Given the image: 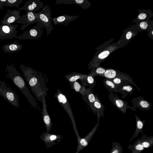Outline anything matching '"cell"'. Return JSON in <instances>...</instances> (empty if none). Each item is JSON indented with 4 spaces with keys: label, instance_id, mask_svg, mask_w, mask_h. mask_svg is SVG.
I'll return each instance as SVG.
<instances>
[{
    "label": "cell",
    "instance_id": "1",
    "mask_svg": "<svg viewBox=\"0 0 153 153\" xmlns=\"http://www.w3.org/2000/svg\"><path fill=\"white\" fill-rule=\"evenodd\" d=\"M19 67L32 92L37 99L42 103L43 96L46 97L48 89L42 73L23 64L21 65Z\"/></svg>",
    "mask_w": 153,
    "mask_h": 153
},
{
    "label": "cell",
    "instance_id": "2",
    "mask_svg": "<svg viewBox=\"0 0 153 153\" xmlns=\"http://www.w3.org/2000/svg\"><path fill=\"white\" fill-rule=\"evenodd\" d=\"M5 72V77L13 81L34 108H37L38 103L36 100L30 93L23 78L17 69L15 64L10 62L7 63Z\"/></svg>",
    "mask_w": 153,
    "mask_h": 153
},
{
    "label": "cell",
    "instance_id": "3",
    "mask_svg": "<svg viewBox=\"0 0 153 153\" xmlns=\"http://www.w3.org/2000/svg\"><path fill=\"white\" fill-rule=\"evenodd\" d=\"M126 46L119 41L116 43H113L108 45L96 54L88 64V69L97 67L104 61L106 58L112 52L121 48Z\"/></svg>",
    "mask_w": 153,
    "mask_h": 153
},
{
    "label": "cell",
    "instance_id": "4",
    "mask_svg": "<svg viewBox=\"0 0 153 153\" xmlns=\"http://www.w3.org/2000/svg\"><path fill=\"white\" fill-rule=\"evenodd\" d=\"M0 95L7 102L16 108L19 107V98L18 94L7 84L0 79Z\"/></svg>",
    "mask_w": 153,
    "mask_h": 153
},
{
    "label": "cell",
    "instance_id": "5",
    "mask_svg": "<svg viewBox=\"0 0 153 153\" xmlns=\"http://www.w3.org/2000/svg\"><path fill=\"white\" fill-rule=\"evenodd\" d=\"M51 10L48 5L43 7L42 10L38 13V20L47 31L46 35L48 36L54 29L52 22Z\"/></svg>",
    "mask_w": 153,
    "mask_h": 153
},
{
    "label": "cell",
    "instance_id": "6",
    "mask_svg": "<svg viewBox=\"0 0 153 153\" xmlns=\"http://www.w3.org/2000/svg\"><path fill=\"white\" fill-rule=\"evenodd\" d=\"M54 96L69 116L75 133L77 135V133L78 134V131L73 114L68 100L65 95L58 89L57 90L56 93L54 94Z\"/></svg>",
    "mask_w": 153,
    "mask_h": 153
},
{
    "label": "cell",
    "instance_id": "7",
    "mask_svg": "<svg viewBox=\"0 0 153 153\" xmlns=\"http://www.w3.org/2000/svg\"><path fill=\"white\" fill-rule=\"evenodd\" d=\"M35 26L27 29L15 38L22 40L35 39L41 37L44 33V27L39 22Z\"/></svg>",
    "mask_w": 153,
    "mask_h": 153
},
{
    "label": "cell",
    "instance_id": "8",
    "mask_svg": "<svg viewBox=\"0 0 153 153\" xmlns=\"http://www.w3.org/2000/svg\"><path fill=\"white\" fill-rule=\"evenodd\" d=\"M101 76L110 79L115 77H119L122 80L128 81L129 83L136 87L138 91H140L129 75L118 70L113 68H106L105 71Z\"/></svg>",
    "mask_w": 153,
    "mask_h": 153
},
{
    "label": "cell",
    "instance_id": "9",
    "mask_svg": "<svg viewBox=\"0 0 153 153\" xmlns=\"http://www.w3.org/2000/svg\"><path fill=\"white\" fill-rule=\"evenodd\" d=\"M18 25L11 24L10 25H0V39L5 40L15 38L17 36V28Z\"/></svg>",
    "mask_w": 153,
    "mask_h": 153
},
{
    "label": "cell",
    "instance_id": "10",
    "mask_svg": "<svg viewBox=\"0 0 153 153\" xmlns=\"http://www.w3.org/2000/svg\"><path fill=\"white\" fill-rule=\"evenodd\" d=\"M38 20V13L31 12H28L23 14L14 23L23 24L20 28L24 30L29 25L37 22Z\"/></svg>",
    "mask_w": 153,
    "mask_h": 153
},
{
    "label": "cell",
    "instance_id": "11",
    "mask_svg": "<svg viewBox=\"0 0 153 153\" xmlns=\"http://www.w3.org/2000/svg\"><path fill=\"white\" fill-rule=\"evenodd\" d=\"M108 98L111 102L122 113L125 114L128 108L131 109L127 102L120 98L117 95V92L114 94L113 92L109 91Z\"/></svg>",
    "mask_w": 153,
    "mask_h": 153
},
{
    "label": "cell",
    "instance_id": "12",
    "mask_svg": "<svg viewBox=\"0 0 153 153\" xmlns=\"http://www.w3.org/2000/svg\"><path fill=\"white\" fill-rule=\"evenodd\" d=\"M40 138L44 142L47 148H51L53 145L58 144L61 142L63 137L60 134L56 135L43 132L39 136Z\"/></svg>",
    "mask_w": 153,
    "mask_h": 153
},
{
    "label": "cell",
    "instance_id": "13",
    "mask_svg": "<svg viewBox=\"0 0 153 153\" xmlns=\"http://www.w3.org/2000/svg\"><path fill=\"white\" fill-rule=\"evenodd\" d=\"M100 118L97 119V123L85 136L82 138L79 137L77 139L78 146L76 151L79 152L88 145L99 126Z\"/></svg>",
    "mask_w": 153,
    "mask_h": 153
},
{
    "label": "cell",
    "instance_id": "14",
    "mask_svg": "<svg viewBox=\"0 0 153 153\" xmlns=\"http://www.w3.org/2000/svg\"><path fill=\"white\" fill-rule=\"evenodd\" d=\"M139 31V30L134 25L128 27L124 30L123 33L118 41L127 46L128 43L138 34Z\"/></svg>",
    "mask_w": 153,
    "mask_h": 153
},
{
    "label": "cell",
    "instance_id": "15",
    "mask_svg": "<svg viewBox=\"0 0 153 153\" xmlns=\"http://www.w3.org/2000/svg\"><path fill=\"white\" fill-rule=\"evenodd\" d=\"M131 102L133 106L131 107V109L133 111H136V108H138L141 111H149L150 109L152 106L151 102L141 96L133 98Z\"/></svg>",
    "mask_w": 153,
    "mask_h": 153
},
{
    "label": "cell",
    "instance_id": "16",
    "mask_svg": "<svg viewBox=\"0 0 153 153\" xmlns=\"http://www.w3.org/2000/svg\"><path fill=\"white\" fill-rule=\"evenodd\" d=\"M18 10L8 9L1 21V25H10L16 22L21 16Z\"/></svg>",
    "mask_w": 153,
    "mask_h": 153
},
{
    "label": "cell",
    "instance_id": "17",
    "mask_svg": "<svg viewBox=\"0 0 153 153\" xmlns=\"http://www.w3.org/2000/svg\"><path fill=\"white\" fill-rule=\"evenodd\" d=\"M43 7V3L40 0H29L26 1L23 6L19 8V9L26 10V13L29 12H35Z\"/></svg>",
    "mask_w": 153,
    "mask_h": 153
},
{
    "label": "cell",
    "instance_id": "18",
    "mask_svg": "<svg viewBox=\"0 0 153 153\" xmlns=\"http://www.w3.org/2000/svg\"><path fill=\"white\" fill-rule=\"evenodd\" d=\"M82 97L94 114H96V111L94 105L96 98L95 94L94 93L92 89L90 87L86 88L85 94L82 95Z\"/></svg>",
    "mask_w": 153,
    "mask_h": 153
},
{
    "label": "cell",
    "instance_id": "19",
    "mask_svg": "<svg viewBox=\"0 0 153 153\" xmlns=\"http://www.w3.org/2000/svg\"><path fill=\"white\" fill-rule=\"evenodd\" d=\"M42 117L46 128V132L49 133L52 126V123L50 116L48 113L45 98L43 96Z\"/></svg>",
    "mask_w": 153,
    "mask_h": 153
},
{
    "label": "cell",
    "instance_id": "20",
    "mask_svg": "<svg viewBox=\"0 0 153 153\" xmlns=\"http://www.w3.org/2000/svg\"><path fill=\"white\" fill-rule=\"evenodd\" d=\"M79 16H71L64 14L52 19L55 25H63L64 26H67L69 23L77 19Z\"/></svg>",
    "mask_w": 153,
    "mask_h": 153
},
{
    "label": "cell",
    "instance_id": "21",
    "mask_svg": "<svg viewBox=\"0 0 153 153\" xmlns=\"http://www.w3.org/2000/svg\"><path fill=\"white\" fill-rule=\"evenodd\" d=\"M56 3L59 5L74 4L80 6L84 10L89 8L91 5L87 0H56Z\"/></svg>",
    "mask_w": 153,
    "mask_h": 153
},
{
    "label": "cell",
    "instance_id": "22",
    "mask_svg": "<svg viewBox=\"0 0 153 153\" xmlns=\"http://www.w3.org/2000/svg\"><path fill=\"white\" fill-rule=\"evenodd\" d=\"M139 13L136 18L132 21L136 24L143 21H149L153 16L152 12L149 10L137 9Z\"/></svg>",
    "mask_w": 153,
    "mask_h": 153
},
{
    "label": "cell",
    "instance_id": "23",
    "mask_svg": "<svg viewBox=\"0 0 153 153\" xmlns=\"http://www.w3.org/2000/svg\"><path fill=\"white\" fill-rule=\"evenodd\" d=\"M23 48V45L17 41L4 45L1 46L4 53H13L20 51Z\"/></svg>",
    "mask_w": 153,
    "mask_h": 153
},
{
    "label": "cell",
    "instance_id": "24",
    "mask_svg": "<svg viewBox=\"0 0 153 153\" xmlns=\"http://www.w3.org/2000/svg\"><path fill=\"white\" fill-rule=\"evenodd\" d=\"M134 87L129 83L123 82L117 88V92L120 93L122 95V97L124 98L127 96V94H131L133 93Z\"/></svg>",
    "mask_w": 153,
    "mask_h": 153
},
{
    "label": "cell",
    "instance_id": "25",
    "mask_svg": "<svg viewBox=\"0 0 153 153\" xmlns=\"http://www.w3.org/2000/svg\"><path fill=\"white\" fill-rule=\"evenodd\" d=\"M135 116L136 123V128L135 132L129 141V142L131 141L134 138L138 136L139 133H142L143 135L144 134L143 131V128L145 120H144L142 121L137 115H135Z\"/></svg>",
    "mask_w": 153,
    "mask_h": 153
},
{
    "label": "cell",
    "instance_id": "26",
    "mask_svg": "<svg viewBox=\"0 0 153 153\" xmlns=\"http://www.w3.org/2000/svg\"><path fill=\"white\" fill-rule=\"evenodd\" d=\"M95 100L94 105L96 111L97 118L100 117H104V111L105 109L104 105L100 100L98 96L95 94Z\"/></svg>",
    "mask_w": 153,
    "mask_h": 153
},
{
    "label": "cell",
    "instance_id": "27",
    "mask_svg": "<svg viewBox=\"0 0 153 153\" xmlns=\"http://www.w3.org/2000/svg\"><path fill=\"white\" fill-rule=\"evenodd\" d=\"M134 25L140 31L143 30L149 32L153 30V21L152 20L143 21Z\"/></svg>",
    "mask_w": 153,
    "mask_h": 153
},
{
    "label": "cell",
    "instance_id": "28",
    "mask_svg": "<svg viewBox=\"0 0 153 153\" xmlns=\"http://www.w3.org/2000/svg\"><path fill=\"white\" fill-rule=\"evenodd\" d=\"M94 76L88 74L85 77L80 79H79L81 84L83 86H89L91 88H93L96 84Z\"/></svg>",
    "mask_w": 153,
    "mask_h": 153
},
{
    "label": "cell",
    "instance_id": "29",
    "mask_svg": "<svg viewBox=\"0 0 153 153\" xmlns=\"http://www.w3.org/2000/svg\"><path fill=\"white\" fill-rule=\"evenodd\" d=\"M141 145L145 149H148L153 145V136H147L143 135L141 138H139Z\"/></svg>",
    "mask_w": 153,
    "mask_h": 153
},
{
    "label": "cell",
    "instance_id": "30",
    "mask_svg": "<svg viewBox=\"0 0 153 153\" xmlns=\"http://www.w3.org/2000/svg\"><path fill=\"white\" fill-rule=\"evenodd\" d=\"M127 148L131 150V153H141L145 149L139 138L133 144L129 145Z\"/></svg>",
    "mask_w": 153,
    "mask_h": 153
},
{
    "label": "cell",
    "instance_id": "31",
    "mask_svg": "<svg viewBox=\"0 0 153 153\" xmlns=\"http://www.w3.org/2000/svg\"><path fill=\"white\" fill-rule=\"evenodd\" d=\"M88 74L74 72L65 76V77L70 83L76 81L78 79L86 77Z\"/></svg>",
    "mask_w": 153,
    "mask_h": 153
},
{
    "label": "cell",
    "instance_id": "32",
    "mask_svg": "<svg viewBox=\"0 0 153 153\" xmlns=\"http://www.w3.org/2000/svg\"><path fill=\"white\" fill-rule=\"evenodd\" d=\"M70 85L71 89L74 90L76 92L79 93L82 95H84L86 90V87L80 84L76 81L70 83Z\"/></svg>",
    "mask_w": 153,
    "mask_h": 153
},
{
    "label": "cell",
    "instance_id": "33",
    "mask_svg": "<svg viewBox=\"0 0 153 153\" xmlns=\"http://www.w3.org/2000/svg\"><path fill=\"white\" fill-rule=\"evenodd\" d=\"M106 70V68L99 65L92 68L88 75L94 76H101L104 73Z\"/></svg>",
    "mask_w": 153,
    "mask_h": 153
},
{
    "label": "cell",
    "instance_id": "34",
    "mask_svg": "<svg viewBox=\"0 0 153 153\" xmlns=\"http://www.w3.org/2000/svg\"><path fill=\"white\" fill-rule=\"evenodd\" d=\"M103 82L104 86L108 91L117 92V87L110 79L105 78Z\"/></svg>",
    "mask_w": 153,
    "mask_h": 153
},
{
    "label": "cell",
    "instance_id": "35",
    "mask_svg": "<svg viewBox=\"0 0 153 153\" xmlns=\"http://www.w3.org/2000/svg\"><path fill=\"white\" fill-rule=\"evenodd\" d=\"M123 148L118 142L112 141L111 150L110 153H122Z\"/></svg>",
    "mask_w": 153,
    "mask_h": 153
},
{
    "label": "cell",
    "instance_id": "36",
    "mask_svg": "<svg viewBox=\"0 0 153 153\" xmlns=\"http://www.w3.org/2000/svg\"><path fill=\"white\" fill-rule=\"evenodd\" d=\"M23 1V0H7L5 6L10 7H15L19 9V5Z\"/></svg>",
    "mask_w": 153,
    "mask_h": 153
},
{
    "label": "cell",
    "instance_id": "37",
    "mask_svg": "<svg viewBox=\"0 0 153 153\" xmlns=\"http://www.w3.org/2000/svg\"><path fill=\"white\" fill-rule=\"evenodd\" d=\"M110 80L115 85L117 88L118 86L123 82H128L129 83L128 81L122 80L118 77H115L112 79H110Z\"/></svg>",
    "mask_w": 153,
    "mask_h": 153
},
{
    "label": "cell",
    "instance_id": "38",
    "mask_svg": "<svg viewBox=\"0 0 153 153\" xmlns=\"http://www.w3.org/2000/svg\"><path fill=\"white\" fill-rule=\"evenodd\" d=\"M7 0H0V10L2 9L4 6H5Z\"/></svg>",
    "mask_w": 153,
    "mask_h": 153
},
{
    "label": "cell",
    "instance_id": "39",
    "mask_svg": "<svg viewBox=\"0 0 153 153\" xmlns=\"http://www.w3.org/2000/svg\"><path fill=\"white\" fill-rule=\"evenodd\" d=\"M147 35L149 36L152 39H153V30H151L149 32L147 33Z\"/></svg>",
    "mask_w": 153,
    "mask_h": 153
},
{
    "label": "cell",
    "instance_id": "40",
    "mask_svg": "<svg viewBox=\"0 0 153 153\" xmlns=\"http://www.w3.org/2000/svg\"><path fill=\"white\" fill-rule=\"evenodd\" d=\"M79 153V152L76 151V152H75L74 153Z\"/></svg>",
    "mask_w": 153,
    "mask_h": 153
}]
</instances>
